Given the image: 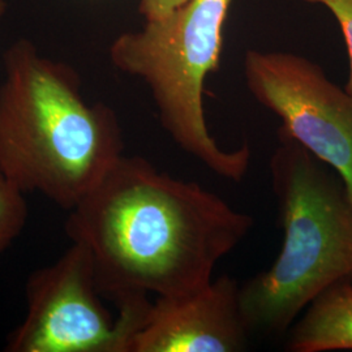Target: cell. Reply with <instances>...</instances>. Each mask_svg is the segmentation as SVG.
<instances>
[{
  "mask_svg": "<svg viewBox=\"0 0 352 352\" xmlns=\"http://www.w3.org/2000/svg\"><path fill=\"white\" fill-rule=\"evenodd\" d=\"M254 219L193 182L122 155L65 222L91 260L97 286L116 304L136 295L175 298L213 280L217 264Z\"/></svg>",
  "mask_w": 352,
  "mask_h": 352,
  "instance_id": "6da1fadb",
  "label": "cell"
},
{
  "mask_svg": "<svg viewBox=\"0 0 352 352\" xmlns=\"http://www.w3.org/2000/svg\"><path fill=\"white\" fill-rule=\"evenodd\" d=\"M0 173L23 193L71 210L119 161L124 141L113 110L84 100L67 64L21 39L4 54Z\"/></svg>",
  "mask_w": 352,
  "mask_h": 352,
  "instance_id": "7a4b0ae2",
  "label": "cell"
},
{
  "mask_svg": "<svg viewBox=\"0 0 352 352\" xmlns=\"http://www.w3.org/2000/svg\"><path fill=\"white\" fill-rule=\"evenodd\" d=\"M269 167L283 231L269 269L240 285L250 333H286L325 289L352 282V205L340 176L278 133Z\"/></svg>",
  "mask_w": 352,
  "mask_h": 352,
  "instance_id": "3957f363",
  "label": "cell"
},
{
  "mask_svg": "<svg viewBox=\"0 0 352 352\" xmlns=\"http://www.w3.org/2000/svg\"><path fill=\"white\" fill-rule=\"evenodd\" d=\"M231 1L189 0L164 19L120 34L110 58L118 69L149 87L161 124L182 151L215 175L239 183L250 170L251 148L219 146L204 111V85L219 68Z\"/></svg>",
  "mask_w": 352,
  "mask_h": 352,
  "instance_id": "277c9868",
  "label": "cell"
},
{
  "mask_svg": "<svg viewBox=\"0 0 352 352\" xmlns=\"http://www.w3.org/2000/svg\"><path fill=\"white\" fill-rule=\"evenodd\" d=\"M24 321L7 338L8 352H129L151 302L136 295L103 304L87 250L72 243L54 264L26 280Z\"/></svg>",
  "mask_w": 352,
  "mask_h": 352,
  "instance_id": "5b68a950",
  "label": "cell"
},
{
  "mask_svg": "<svg viewBox=\"0 0 352 352\" xmlns=\"http://www.w3.org/2000/svg\"><path fill=\"white\" fill-rule=\"evenodd\" d=\"M244 75L252 96L280 119L278 133L337 173L352 205V94L291 52L250 50Z\"/></svg>",
  "mask_w": 352,
  "mask_h": 352,
  "instance_id": "8992f818",
  "label": "cell"
},
{
  "mask_svg": "<svg viewBox=\"0 0 352 352\" xmlns=\"http://www.w3.org/2000/svg\"><path fill=\"white\" fill-rule=\"evenodd\" d=\"M240 285L228 276L175 298L157 296L129 352H240L250 330L239 304Z\"/></svg>",
  "mask_w": 352,
  "mask_h": 352,
  "instance_id": "52a82bcc",
  "label": "cell"
},
{
  "mask_svg": "<svg viewBox=\"0 0 352 352\" xmlns=\"http://www.w3.org/2000/svg\"><path fill=\"white\" fill-rule=\"evenodd\" d=\"M291 352L352 350V282H340L320 294L289 327Z\"/></svg>",
  "mask_w": 352,
  "mask_h": 352,
  "instance_id": "ba28073f",
  "label": "cell"
},
{
  "mask_svg": "<svg viewBox=\"0 0 352 352\" xmlns=\"http://www.w3.org/2000/svg\"><path fill=\"white\" fill-rule=\"evenodd\" d=\"M26 219L25 193L16 188L0 173V254L21 235Z\"/></svg>",
  "mask_w": 352,
  "mask_h": 352,
  "instance_id": "9c48e42d",
  "label": "cell"
},
{
  "mask_svg": "<svg viewBox=\"0 0 352 352\" xmlns=\"http://www.w3.org/2000/svg\"><path fill=\"white\" fill-rule=\"evenodd\" d=\"M304 1L325 6L340 23V30L344 38L346 49L349 54V63H350V75L344 89L352 94V0H304Z\"/></svg>",
  "mask_w": 352,
  "mask_h": 352,
  "instance_id": "30bf717a",
  "label": "cell"
},
{
  "mask_svg": "<svg viewBox=\"0 0 352 352\" xmlns=\"http://www.w3.org/2000/svg\"><path fill=\"white\" fill-rule=\"evenodd\" d=\"M188 1L189 0H140L139 12L144 16L145 21H154L164 19Z\"/></svg>",
  "mask_w": 352,
  "mask_h": 352,
  "instance_id": "8fae6325",
  "label": "cell"
},
{
  "mask_svg": "<svg viewBox=\"0 0 352 352\" xmlns=\"http://www.w3.org/2000/svg\"><path fill=\"white\" fill-rule=\"evenodd\" d=\"M6 7H7L6 0H0V17L3 16V13L6 12Z\"/></svg>",
  "mask_w": 352,
  "mask_h": 352,
  "instance_id": "7c38bea8",
  "label": "cell"
}]
</instances>
